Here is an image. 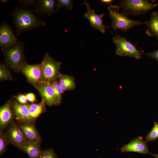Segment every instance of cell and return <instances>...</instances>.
<instances>
[{"instance_id": "24", "label": "cell", "mask_w": 158, "mask_h": 158, "mask_svg": "<svg viewBox=\"0 0 158 158\" xmlns=\"http://www.w3.org/2000/svg\"><path fill=\"white\" fill-rule=\"evenodd\" d=\"M0 79L1 81L12 79L10 71L6 67V65L2 64H0Z\"/></svg>"}, {"instance_id": "19", "label": "cell", "mask_w": 158, "mask_h": 158, "mask_svg": "<svg viewBox=\"0 0 158 158\" xmlns=\"http://www.w3.org/2000/svg\"><path fill=\"white\" fill-rule=\"evenodd\" d=\"M58 79L59 83L63 92L75 89L76 83L74 78L73 76L61 73Z\"/></svg>"}, {"instance_id": "12", "label": "cell", "mask_w": 158, "mask_h": 158, "mask_svg": "<svg viewBox=\"0 0 158 158\" xmlns=\"http://www.w3.org/2000/svg\"><path fill=\"white\" fill-rule=\"evenodd\" d=\"M141 136L133 139L121 148V152H135L143 154L150 153L147 145Z\"/></svg>"}, {"instance_id": "6", "label": "cell", "mask_w": 158, "mask_h": 158, "mask_svg": "<svg viewBox=\"0 0 158 158\" xmlns=\"http://www.w3.org/2000/svg\"><path fill=\"white\" fill-rule=\"evenodd\" d=\"M42 62V81L51 83L57 80L61 73V63L55 61L47 53L44 55Z\"/></svg>"}, {"instance_id": "32", "label": "cell", "mask_w": 158, "mask_h": 158, "mask_svg": "<svg viewBox=\"0 0 158 158\" xmlns=\"http://www.w3.org/2000/svg\"><path fill=\"white\" fill-rule=\"evenodd\" d=\"M154 157V158H158V154H152L151 153H150Z\"/></svg>"}, {"instance_id": "10", "label": "cell", "mask_w": 158, "mask_h": 158, "mask_svg": "<svg viewBox=\"0 0 158 158\" xmlns=\"http://www.w3.org/2000/svg\"><path fill=\"white\" fill-rule=\"evenodd\" d=\"M8 143L18 148L26 139L18 124L12 122L5 134Z\"/></svg>"}, {"instance_id": "29", "label": "cell", "mask_w": 158, "mask_h": 158, "mask_svg": "<svg viewBox=\"0 0 158 158\" xmlns=\"http://www.w3.org/2000/svg\"><path fill=\"white\" fill-rule=\"evenodd\" d=\"M25 96L27 100L30 102L33 103L36 101L35 96L33 93H29L27 94Z\"/></svg>"}, {"instance_id": "30", "label": "cell", "mask_w": 158, "mask_h": 158, "mask_svg": "<svg viewBox=\"0 0 158 158\" xmlns=\"http://www.w3.org/2000/svg\"><path fill=\"white\" fill-rule=\"evenodd\" d=\"M37 1L35 0H23L20 2L24 4L29 5H36Z\"/></svg>"}, {"instance_id": "17", "label": "cell", "mask_w": 158, "mask_h": 158, "mask_svg": "<svg viewBox=\"0 0 158 158\" xmlns=\"http://www.w3.org/2000/svg\"><path fill=\"white\" fill-rule=\"evenodd\" d=\"M11 100L7 102L0 108V128L4 129L12 121L13 114L11 107Z\"/></svg>"}, {"instance_id": "33", "label": "cell", "mask_w": 158, "mask_h": 158, "mask_svg": "<svg viewBox=\"0 0 158 158\" xmlns=\"http://www.w3.org/2000/svg\"><path fill=\"white\" fill-rule=\"evenodd\" d=\"M157 3V6H158V3Z\"/></svg>"}, {"instance_id": "9", "label": "cell", "mask_w": 158, "mask_h": 158, "mask_svg": "<svg viewBox=\"0 0 158 158\" xmlns=\"http://www.w3.org/2000/svg\"><path fill=\"white\" fill-rule=\"evenodd\" d=\"M83 4L85 5L87 10V12L84 15V17L89 21L92 28L103 34L105 33L106 28L110 26H105L104 24L103 18L104 14L103 13L96 14L86 1H85Z\"/></svg>"}, {"instance_id": "15", "label": "cell", "mask_w": 158, "mask_h": 158, "mask_svg": "<svg viewBox=\"0 0 158 158\" xmlns=\"http://www.w3.org/2000/svg\"><path fill=\"white\" fill-rule=\"evenodd\" d=\"M55 1L53 0H40L37 1L35 11L39 15L50 16L55 13Z\"/></svg>"}, {"instance_id": "22", "label": "cell", "mask_w": 158, "mask_h": 158, "mask_svg": "<svg viewBox=\"0 0 158 158\" xmlns=\"http://www.w3.org/2000/svg\"><path fill=\"white\" fill-rule=\"evenodd\" d=\"M144 141L146 143L156 141L158 138V122H154V125L149 133L145 137Z\"/></svg>"}, {"instance_id": "16", "label": "cell", "mask_w": 158, "mask_h": 158, "mask_svg": "<svg viewBox=\"0 0 158 158\" xmlns=\"http://www.w3.org/2000/svg\"><path fill=\"white\" fill-rule=\"evenodd\" d=\"M25 152L30 158H40L42 150L40 143L26 140L18 148Z\"/></svg>"}, {"instance_id": "7", "label": "cell", "mask_w": 158, "mask_h": 158, "mask_svg": "<svg viewBox=\"0 0 158 158\" xmlns=\"http://www.w3.org/2000/svg\"><path fill=\"white\" fill-rule=\"evenodd\" d=\"M43 63L29 65L27 63L20 69V72L26 77L28 80L35 87L42 81Z\"/></svg>"}, {"instance_id": "2", "label": "cell", "mask_w": 158, "mask_h": 158, "mask_svg": "<svg viewBox=\"0 0 158 158\" xmlns=\"http://www.w3.org/2000/svg\"><path fill=\"white\" fill-rule=\"evenodd\" d=\"M24 46L22 42L17 41L9 47L1 48L6 65L16 71H20L27 63L24 53Z\"/></svg>"}, {"instance_id": "21", "label": "cell", "mask_w": 158, "mask_h": 158, "mask_svg": "<svg viewBox=\"0 0 158 158\" xmlns=\"http://www.w3.org/2000/svg\"><path fill=\"white\" fill-rule=\"evenodd\" d=\"M55 95L59 104L61 102L62 95L64 93L57 80L51 83Z\"/></svg>"}, {"instance_id": "20", "label": "cell", "mask_w": 158, "mask_h": 158, "mask_svg": "<svg viewBox=\"0 0 158 158\" xmlns=\"http://www.w3.org/2000/svg\"><path fill=\"white\" fill-rule=\"evenodd\" d=\"M45 105L42 100L39 103L30 104L29 114L31 122L34 123L38 117L45 111Z\"/></svg>"}, {"instance_id": "11", "label": "cell", "mask_w": 158, "mask_h": 158, "mask_svg": "<svg viewBox=\"0 0 158 158\" xmlns=\"http://www.w3.org/2000/svg\"><path fill=\"white\" fill-rule=\"evenodd\" d=\"M30 104H23L16 100L11 102V107L13 115L19 122H30L29 114Z\"/></svg>"}, {"instance_id": "3", "label": "cell", "mask_w": 158, "mask_h": 158, "mask_svg": "<svg viewBox=\"0 0 158 158\" xmlns=\"http://www.w3.org/2000/svg\"><path fill=\"white\" fill-rule=\"evenodd\" d=\"M119 7L117 5L110 4L108 7L109 15L112 21L111 27L115 31L120 30L126 32L135 26L144 24L139 20H131L128 16L123 13L118 11Z\"/></svg>"}, {"instance_id": "1", "label": "cell", "mask_w": 158, "mask_h": 158, "mask_svg": "<svg viewBox=\"0 0 158 158\" xmlns=\"http://www.w3.org/2000/svg\"><path fill=\"white\" fill-rule=\"evenodd\" d=\"M13 20L17 35L26 30L44 26L45 23L36 18L31 11L17 8L13 13Z\"/></svg>"}, {"instance_id": "8", "label": "cell", "mask_w": 158, "mask_h": 158, "mask_svg": "<svg viewBox=\"0 0 158 158\" xmlns=\"http://www.w3.org/2000/svg\"><path fill=\"white\" fill-rule=\"evenodd\" d=\"M35 87L40 94L42 101L50 106L59 105L55 95L51 83L41 81Z\"/></svg>"}, {"instance_id": "28", "label": "cell", "mask_w": 158, "mask_h": 158, "mask_svg": "<svg viewBox=\"0 0 158 158\" xmlns=\"http://www.w3.org/2000/svg\"><path fill=\"white\" fill-rule=\"evenodd\" d=\"M143 54L146 55L150 58H153L158 61V49L154 52H150Z\"/></svg>"}, {"instance_id": "14", "label": "cell", "mask_w": 158, "mask_h": 158, "mask_svg": "<svg viewBox=\"0 0 158 158\" xmlns=\"http://www.w3.org/2000/svg\"><path fill=\"white\" fill-rule=\"evenodd\" d=\"M17 124L27 140L40 143L41 138L34 123L24 122H19Z\"/></svg>"}, {"instance_id": "18", "label": "cell", "mask_w": 158, "mask_h": 158, "mask_svg": "<svg viewBox=\"0 0 158 158\" xmlns=\"http://www.w3.org/2000/svg\"><path fill=\"white\" fill-rule=\"evenodd\" d=\"M147 28L146 34L149 36H155L158 40V13L153 12L150 19L144 22Z\"/></svg>"}, {"instance_id": "26", "label": "cell", "mask_w": 158, "mask_h": 158, "mask_svg": "<svg viewBox=\"0 0 158 158\" xmlns=\"http://www.w3.org/2000/svg\"><path fill=\"white\" fill-rule=\"evenodd\" d=\"M40 158H57L54 150L51 149H47L42 150Z\"/></svg>"}, {"instance_id": "25", "label": "cell", "mask_w": 158, "mask_h": 158, "mask_svg": "<svg viewBox=\"0 0 158 158\" xmlns=\"http://www.w3.org/2000/svg\"><path fill=\"white\" fill-rule=\"evenodd\" d=\"M8 142L5 134L0 131V155L6 151V147Z\"/></svg>"}, {"instance_id": "13", "label": "cell", "mask_w": 158, "mask_h": 158, "mask_svg": "<svg viewBox=\"0 0 158 158\" xmlns=\"http://www.w3.org/2000/svg\"><path fill=\"white\" fill-rule=\"evenodd\" d=\"M17 41L12 29L6 23L4 22L0 27V46L1 48L9 47Z\"/></svg>"}, {"instance_id": "27", "label": "cell", "mask_w": 158, "mask_h": 158, "mask_svg": "<svg viewBox=\"0 0 158 158\" xmlns=\"http://www.w3.org/2000/svg\"><path fill=\"white\" fill-rule=\"evenodd\" d=\"M16 98L17 101L20 104H27L28 100L25 95L20 94L16 96Z\"/></svg>"}, {"instance_id": "31", "label": "cell", "mask_w": 158, "mask_h": 158, "mask_svg": "<svg viewBox=\"0 0 158 158\" xmlns=\"http://www.w3.org/2000/svg\"><path fill=\"white\" fill-rule=\"evenodd\" d=\"M113 0H101L100 1L103 3L105 4H109L113 2Z\"/></svg>"}, {"instance_id": "23", "label": "cell", "mask_w": 158, "mask_h": 158, "mask_svg": "<svg viewBox=\"0 0 158 158\" xmlns=\"http://www.w3.org/2000/svg\"><path fill=\"white\" fill-rule=\"evenodd\" d=\"M56 8L55 12H57L59 10L63 7H65L71 10L73 5L72 0H56Z\"/></svg>"}, {"instance_id": "34", "label": "cell", "mask_w": 158, "mask_h": 158, "mask_svg": "<svg viewBox=\"0 0 158 158\" xmlns=\"http://www.w3.org/2000/svg\"></svg>"}, {"instance_id": "5", "label": "cell", "mask_w": 158, "mask_h": 158, "mask_svg": "<svg viewBox=\"0 0 158 158\" xmlns=\"http://www.w3.org/2000/svg\"><path fill=\"white\" fill-rule=\"evenodd\" d=\"M113 41L116 44V53L121 57L127 56L140 59L142 58L143 51H140L129 41L124 37L116 32L113 37Z\"/></svg>"}, {"instance_id": "4", "label": "cell", "mask_w": 158, "mask_h": 158, "mask_svg": "<svg viewBox=\"0 0 158 158\" xmlns=\"http://www.w3.org/2000/svg\"><path fill=\"white\" fill-rule=\"evenodd\" d=\"M122 12L128 16L144 14L158 6L147 0H121L119 3Z\"/></svg>"}]
</instances>
